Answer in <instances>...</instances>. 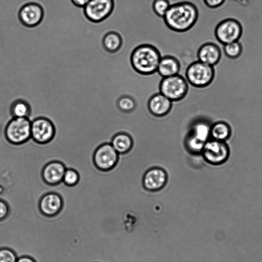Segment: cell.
<instances>
[{
	"label": "cell",
	"mask_w": 262,
	"mask_h": 262,
	"mask_svg": "<svg viewBox=\"0 0 262 262\" xmlns=\"http://www.w3.org/2000/svg\"><path fill=\"white\" fill-rule=\"evenodd\" d=\"M11 112L13 117L28 118L30 113V107L25 100L17 99L12 102Z\"/></svg>",
	"instance_id": "21"
},
{
	"label": "cell",
	"mask_w": 262,
	"mask_h": 262,
	"mask_svg": "<svg viewBox=\"0 0 262 262\" xmlns=\"http://www.w3.org/2000/svg\"><path fill=\"white\" fill-rule=\"evenodd\" d=\"M210 127L211 126L206 122H198L193 127L192 135L205 143L210 139Z\"/></svg>",
	"instance_id": "22"
},
{
	"label": "cell",
	"mask_w": 262,
	"mask_h": 262,
	"mask_svg": "<svg viewBox=\"0 0 262 262\" xmlns=\"http://www.w3.org/2000/svg\"><path fill=\"white\" fill-rule=\"evenodd\" d=\"M196 56L198 60L214 67L220 62L222 52L215 43L206 42L198 49Z\"/></svg>",
	"instance_id": "12"
},
{
	"label": "cell",
	"mask_w": 262,
	"mask_h": 262,
	"mask_svg": "<svg viewBox=\"0 0 262 262\" xmlns=\"http://www.w3.org/2000/svg\"><path fill=\"white\" fill-rule=\"evenodd\" d=\"M17 260L15 253L10 248L0 249V262H16Z\"/></svg>",
	"instance_id": "27"
},
{
	"label": "cell",
	"mask_w": 262,
	"mask_h": 262,
	"mask_svg": "<svg viewBox=\"0 0 262 262\" xmlns=\"http://www.w3.org/2000/svg\"><path fill=\"white\" fill-rule=\"evenodd\" d=\"M111 144L118 154H124L131 149L133 141L128 135L120 133L113 138Z\"/></svg>",
	"instance_id": "20"
},
{
	"label": "cell",
	"mask_w": 262,
	"mask_h": 262,
	"mask_svg": "<svg viewBox=\"0 0 262 262\" xmlns=\"http://www.w3.org/2000/svg\"><path fill=\"white\" fill-rule=\"evenodd\" d=\"M214 76V67L199 60L191 62L186 69L184 74L188 84L196 88H207L211 84Z\"/></svg>",
	"instance_id": "3"
},
{
	"label": "cell",
	"mask_w": 262,
	"mask_h": 262,
	"mask_svg": "<svg viewBox=\"0 0 262 262\" xmlns=\"http://www.w3.org/2000/svg\"><path fill=\"white\" fill-rule=\"evenodd\" d=\"M103 49L111 53L118 51L122 46L121 35L115 31H110L104 34L102 39Z\"/></svg>",
	"instance_id": "18"
},
{
	"label": "cell",
	"mask_w": 262,
	"mask_h": 262,
	"mask_svg": "<svg viewBox=\"0 0 262 262\" xmlns=\"http://www.w3.org/2000/svg\"><path fill=\"white\" fill-rule=\"evenodd\" d=\"M62 206L60 196L54 192L48 193L42 196L39 203L41 212L45 216L51 217L56 215Z\"/></svg>",
	"instance_id": "13"
},
{
	"label": "cell",
	"mask_w": 262,
	"mask_h": 262,
	"mask_svg": "<svg viewBox=\"0 0 262 262\" xmlns=\"http://www.w3.org/2000/svg\"><path fill=\"white\" fill-rule=\"evenodd\" d=\"M90 0H71L72 4L76 7L83 8Z\"/></svg>",
	"instance_id": "31"
},
{
	"label": "cell",
	"mask_w": 262,
	"mask_h": 262,
	"mask_svg": "<svg viewBox=\"0 0 262 262\" xmlns=\"http://www.w3.org/2000/svg\"><path fill=\"white\" fill-rule=\"evenodd\" d=\"M180 63L177 58L171 55L161 57L157 70L161 78L180 74Z\"/></svg>",
	"instance_id": "17"
},
{
	"label": "cell",
	"mask_w": 262,
	"mask_h": 262,
	"mask_svg": "<svg viewBox=\"0 0 262 262\" xmlns=\"http://www.w3.org/2000/svg\"><path fill=\"white\" fill-rule=\"evenodd\" d=\"M205 6L209 9H215L221 6L226 0H203Z\"/></svg>",
	"instance_id": "29"
},
{
	"label": "cell",
	"mask_w": 262,
	"mask_h": 262,
	"mask_svg": "<svg viewBox=\"0 0 262 262\" xmlns=\"http://www.w3.org/2000/svg\"><path fill=\"white\" fill-rule=\"evenodd\" d=\"M205 143L196 139L192 135L187 141V145L189 149L195 152H201Z\"/></svg>",
	"instance_id": "28"
},
{
	"label": "cell",
	"mask_w": 262,
	"mask_h": 262,
	"mask_svg": "<svg viewBox=\"0 0 262 262\" xmlns=\"http://www.w3.org/2000/svg\"><path fill=\"white\" fill-rule=\"evenodd\" d=\"M117 105L122 111L128 112L135 108L136 102L133 97L128 95H123L118 98Z\"/></svg>",
	"instance_id": "25"
},
{
	"label": "cell",
	"mask_w": 262,
	"mask_h": 262,
	"mask_svg": "<svg viewBox=\"0 0 262 262\" xmlns=\"http://www.w3.org/2000/svg\"><path fill=\"white\" fill-rule=\"evenodd\" d=\"M172 105L173 102L160 92L153 94L147 102L150 112L156 116L166 115L170 112Z\"/></svg>",
	"instance_id": "14"
},
{
	"label": "cell",
	"mask_w": 262,
	"mask_h": 262,
	"mask_svg": "<svg viewBox=\"0 0 262 262\" xmlns=\"http://www.w3.org/2000/svg\"><path fill=\"white\" fill-rule=\"evenodd\" d=\"M114 8V0H90L83 8V12L90 21L99 23L111 15Z\"/></svg>",
	"instance_id": "7"
},
{
	"label": "cell",
	"mask_w": 262,
	"mask_h": 262,
	"mask_svg": "<svg viewBox=\"0 0 262 262\" xmlns=\"http://www.w3.org/2000/svg\"><path fill=\"white\" fill-rule=\"evenodd\" d=\"M31 138L39 143H46L53 137L55 132L52 123L45 118H38L31 122Z\"/></svg>",
	"instance_id": "11"
},
{
	"label": "cell",
	"mask_w": 262,
	"mask_h": 262,
	"mask_svg": "<svg viewBox=\"0 0 262 262\" xmlns=\"http://www.w3.org/2000/svg\"><path fill=\"white\" fill-rule=\"evenodd\" d=\"M168 0H154L152 8L155 14L160 17H163L170 6Z\"/></svg>",
	"instance_id": "24"
},
{
	"label": "cell",
	"mask_w": 262,
	"mask_h": 262,
	"mask_svg": "<svg viewBox=\"0 0 262 262\" xmlns=\"http://www.w3.org/2000/svg\"><path fill=\"white\" fill-rule=\"evenodd\" d=\"M79 180V175L77 172L74 169H66L62 181L69 186H72L76 184Z\"/></svg>",
	"instance_id": "26"
},
{
	"label": "cell",
	"mask_w": 262,
	"mask_h": 262,
	"mask_svg": "<svg viewBox=\"0 0 262 262\" xmlns=\"http://www.w3.org/2000/svg\"><path fill=\"white\" fill-rule=\"evenodd\" d=\"M201 152L205 160L213 165L224 164L230 154L229 146L226 141L211 138L205 142Z\"/></svg>",
	"instance_id": "5"
},
{
	"label": "cell",
	"mask_w": 262,
	"mask_h": 262,
	"mask_svg": "<svg viewBox=\"0 0 262 262\" xmlns=\"http://www.w3.org/2000/svg\"><path fill=\"white\" fill-rule=\"evenodd\" d=\"M16 262H35L32 258L28 256H23L19 257Z\"/></svg>",
	"instance_id": "32"
},
{
	"label": "cell",
	"mask_w": 262,
	"mask_h": 262,
	"mask_svg": "<svg viewBox=\"0 0 262 262\" xmlns=\"http://www.w3.org/2000/svg\"><path fill=\"white\" fill-rule=\"evenodd\" d=\"M232 133L230 125L223 121L215 122L210 127V138L214 140L226 141Z\"/></svg>",
	"instance_id": "19"
},
{
	"label": "cell",
	"mask_w": 262,
	"mask_h": 262,
	"mask_svg": "<svg viewBox=\"0 0 262 262\" xmlns=\"http://www.w3.org/2000/svg\"><path fill=\"white\" fill-rule=\"evenodd\" d=\"M198 17L196 6L192 3L182 2L171 5L163 18L169 29L182 32L192 28Z\"/></svg>",
	"instance_id": "1"
},
{
	"label": "cell",
	"mask_w": 262,
	"mask_h": 262,
	"mask_svg": "<svg viewBox=\"0 0 262 262\" xmlns=\"http://www.w3.org/2000/svg\"><path fill=\"white\" fill-rule=\"evenodd\" d=\"M189 84L180 74L162 78L159 85V92L172 102L183 99L187 95Z\"/></svg>",
	"instance_id": "4"
},
{
	"label": "cell",
	"mask_w": 262,
	"mask_h": 262,
	"mask_svg": "<svg viewBox=\"0 0 262 262\" xmlns=\"http://www.w3.org/2000/svg\"><path fill=\"white\" fill-rule=\"evenodd\" d=\"M118 158V153L111 143H105L96 149L93 159L98 169L108 171L113 169L116 165Z\"/></svg>",
	"instance_id": "10"
},
{
	"label": "cell",
	"mask_w": 262,
	"mask_h": 262,
	"mask_svg": "<svg viewBox=\"0 0 262 262\" xmlns=\"http://www.w3.org/2000/svg\"><path fill=\"white\" fill-rule=\"evenodd\" d=\"M223 51L227 57L236 59L242 54L243 47L239 40L235 41L224 45Z\"/></svg>",
	"instance_id": "23"
},
{
	"label": "cell",
	"mask_w": 262,
	"mask_h": 262,
	"mask_svg": "<svg viewBox=\"0 0 262 262\" xmlns=\"http://www.w3.org/2000/svg\"><path fill=\"white\" fill-rule=\"evenodd\" d=\"M167 181V174L161 168H154L148 170L144 176L143 185L149 191H157L162 188Z\"/></svg>",
	"instance_id": "15"
},
{
	"label": "cell",
	"mask_w": 262,
	"mask_h": 262,
	"mask_svg": "<svg viewBox=\"0 0 262 262\" xmlns=\"http://www.w3.org/2000/svg\"><path fill=\"white\" fill-rule=\"evenodd\" d=\"M9 207L6 202L0 200V220L4 219L8 214Z\"/></svg>",
	"instance_id": "30"
},
{
	"label": "cell",
	"mask_w": 262,
	"mask_h": 262,
	"mask_svg": "<svg viewBox=\"0 0 262 262\" xmlns=\"http://www.w3.org/2000/svg\"><path fill=\"white\" fill-rule=\"evenodd\" d=\"M161 58L159 51L155 46L142 44L133 50L130 61L136 72L141 75H148L157 72Z\"/></svg>",
	"instance_id": "2"
},
{
	"label": "cell",
	"mask_w": 262,
	"mask_h": 262,
	"mask_svg": "<svg viewBox=\"0 0 262 262\" xmlns=\"http://www.w3.org/2000/svg\"><path fill=\"white\" fill-rule=\"evenodd\" d=\"M17 14L18 20L23 26L27 28H34L43 20L45 10L40 4L30 2L22 5Z\"/></svg>",
	"instance_id": "9"
},
{
	"label": "cell",
	"mask_w": 262,
	"mask_h": 262,
	"mask_svg": "<svg viewBox=\"0 0 262 262\" xmlns=\"http://www.w3.org/2000/svg\"><path fill=\"white\" fill-rule=\"evenodd\" d=\"M66 168L64 165L59 161H52L44 167L42 176L44 181L49 184H56L63 180Z\"/></svg>",
	"instance_id": "16"
},
{
	"label": "cell",
	"mask_w": 262,
	"mask_h": 262,
	"mask_svg": "<svg viewBox=\"0 0 262 262\" xmlns=\"http://www.w3.org/2000/svg\"><path fill=\"white\" fill-rule=\"evenodd\" d=\"M243 33L241 23L233 18H227L219 23L214 30L217 40L223 45L238 41Z\"/></svg>",
	"instance_id": "8"
},
{
	"label": "cell",
	"mask_w": 262,
	"mask_h": 262,
	"mask_svg": "<svg viewBox=\"0 0 262 262\" xmlns=\"http://www.w3.org/2000/svg\"><path fill=\"white\" fill-rule=\"evenodd\" d=\"M31 122L27 117H14L8 124L5 134L13 144H21L31 137Z\"/></svg>",
	"instance_id": "6"
}]
</instances>
